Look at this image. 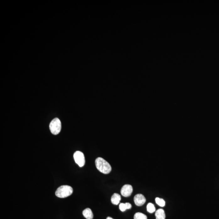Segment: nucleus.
<instances>
[{
	"label": "nucleus",
	"mask_w": 219,
	"mask_h": 219,
	"mask_svg": "<svg viewBox=\"0 0 219 219\" xmlns=\"http://www.w3.org/2000/svg\"><path fill=\"white\" fill-rule=\"evenodd\" d=\"M96 168L100 172L104 174H108L111 172L112 168L110 164L104 159L99 157L96 159Z\"/></svg>",
	"instance_id": "obj_1"
},
{
	"label": "nucleus",
	"mask_w": 219,
	"mask_h": 219,
	"mask_svg": "<svg viewBox=\"0 0 219 219\" xmlns=\"http://www.w3.org/2000/svg\"><path fill=\"white\" fill-rule=\"evenodd\" d=\"M73 189L69 185H62L57 189L55 192L56 196L58 198H65L68 197L73 193Z\"/></svg>",
	"instance_id": "obj_2"
},
{
	"label": "nucleus",
	"mask_w": 219,
	"mask_h": 219,
	"mask_svg": "<svg viewBox=\"0 0 219 219\" xmlns=\"http://www.w3.org/2000/svg\"><path fill=\"white\" fill-rule=\"evenodd\" d=\"M49 128L51 133L53 134H58L60 132L61 129L60 120L58 118H54L50 123Z\"/></svg>",
	"instance_id": "obj_3"
},
{
	"label": "nucleus",
	"mask_w": 219,
	"mask_h": 219,
	"mask_svg": "<svg viewBox=\"0 0 219 219\" xmlns=\"http://www.w3.org/2000/svg\"><path fill=\"white\" fill-rule=\"evenodd\" d=\"M75 162L79 167H83L85 163L84 155L82 152L77 151L74 154Z\"/></svg>",
	"instance_id": "obj_4"
},
{
	"label": "nucleus",
	"mask_w": 219,
	"mask_h": 219,
	"mask_svg": "<svg viewBox=\"0 0 219 219\" xmlns=\"http://www.w3.org/2000/svg\"><path fill=\"white\" fill-rule=\"evenodd\" d=\"M133 192V188L132 185L126 184L121 188V193L124 197H128L131 196Z\"/></svg>",
	"instance_id": "obj_5"
},
{
	"label": "nucleus",
	"mask_w": 219,
	"mask_h": 219,
	"mask_svg": "<svg viewBox=\"0 0 219 219\" xmlns=\"http://www.w3.org/2000/svg\"><path fill=\"white\" fill-rule=\"evenodd\" d=\"M146 199L142 194H137L134 197V201L135 204L138 206L143 205L145 203Z\"/></svg>",
	"instance_id": "obj_6"
},
{
	"label": "nucleus",
	"mask_w": 219,
	"mask_h": 219,
	"mask_svg": "<svg viewBox=\"0 0 219 219\" xmlns=\"http://www.w3.org/2000/svg\"><path fill=\"white\" fill-rule=\"evenodd\" d=\"M121 200V196L118 194L114 193L112 196L111 201L113 204L118 205Z\"/></svg>",
	"instance_id": "obj_7"
},
{
	"label": "nucleus",
	"mask_w": 219,
	"mask_h": 219,
	"mask_svg": "<svg viewBox=\"0 0 219 219\" xmlns=\"http://www.w3.org/2000/svg\"><path fill=\"white\" fill-rule=\"evenodd\" d=\"M156 219H165V212L162 209H158L156 211L155 213Z\"/></svg>",
	"instance_id": "obj_8"
},
{
	"label": "nucleus",
	"mask_w": 219,
	"mask_h": 219,
	"mask_svg": "<svg viewBox=\"0 0 219 219\" xmlns=\"http://www.w3.org/2000/svg\"><path fill=\"white\" fill-rule=\"evenodd\" d=\"M83 215L86 219H93V213L90 208L85 209L83 212Z\"/></svg>",
	"instance_id": "obj_9"
},
{
	"label": "nucleus",
	"mask_w": 219,
	"mask_h": 219,
	"mask_svg": "<svg viewBox=\"0 0 219 219\" xmlns=\"http://www.w3.org/2000/svg\"><path fill=\"white\" fill-rule=\"evenodd\" d=\"M132 207V205L129 203H121L120 204L119 206L120 210L122 212L125 211L128 209H130Z\"/></svg>",
	"instance_id": "obj_10"
},
{
	"label": "nucleus",
	"mask_w": 219,
	"mask_h": 219,
	"mask_svg": "<svg viewBox=\"0 0 219 219\" xmlns=\"http://www.w3.org/2000/svg\"><path fill=\"white\" fill-rule=\"evenodd\" d=\"M146 208H147V211L150 213H153L156 211V208L154 205L151 203L148 204Z\"/></svg>",
	"instance_id": "obj_11"
},
{
	"label": "nucleus",
	"mask_w": 219,
	"mask_h": 219,
	"mask_svg": "<svg viewBox=\"0 0 219 219\" xmlns=\"http://www.w3.org/2000/svg\"><path fill=\"white\" fill-rule=\"evenodd\" d=\"M147 216L143 213L138 212L134 216V219H147Z\"/></svg>",
	"instance_id": "obj_12"
},
{
	"label": "nucleus",
	"mask_w": 219,
	"mask_h": 219,
	"mask_svg": "<svg viewBox=\"0 0 219 219\" xmlns=\"http://www.w3.org/2000/svg\"><path fill=\"white\" fill-rule=\"evenodd\" d=\"M156 203L159 206H161V207H164L165 205V201L164 199H160L158 197L156 198Z\"/></svg>",
	"instance_id": "obj_13"
},
{
	"label": "nucleus",
	"mask_w": 219,
	"mask_h": 219,
	"mask_svg": "<svg viewBox=\"0 0 219 219\" xmlns=\"http://www.w3.org/2000/svg\"><path fill=\"white\" fill-rule=\"evenodd\" d=\"M107 219H114L112 218L111 217H107Z\"/></svg>",
	"instance_id": "obj_14"
}]
</instances>
